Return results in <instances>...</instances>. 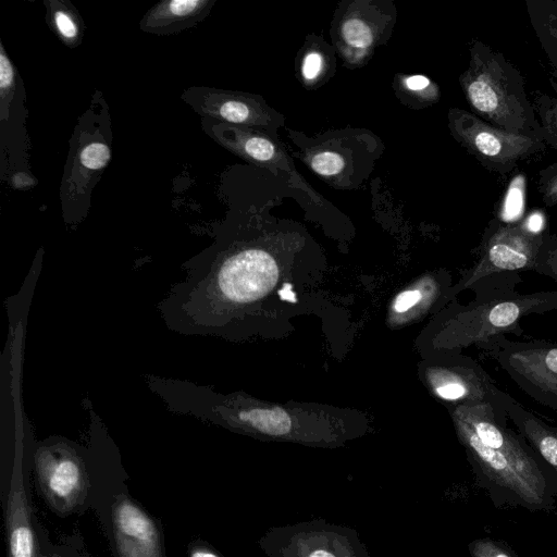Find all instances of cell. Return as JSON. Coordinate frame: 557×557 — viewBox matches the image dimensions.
Instances as JSON below:
<instances>
[{
  "mask_svg": "<svg viewBox=\"0 0 557 557\" xmlns=\"http://www.w3.org/2000/svg\"><path fill=\"white\" fill-rule=\"evenodd\" d=\"M454 419L461 441L488 479L529 505L542 504L545 479L535 457L522 435L498 420L492 405H460Z\"/></svg>",
  "mask_w": 557,
  "mask_h": 557,
  "instance_id": "cell-1",
  "label": "cell"
},
{
  "mask_svg": "<svg viewBox=\"0 0 557 557\" xmlns=\"http://www.w3.org/2000/svg\"><path fill=\"white\" fill-rule=\"evenodd\" d=\"M520 274H494L470 287L475 299L455 314L457 345L475 344L481 348L497 336H521L520 320L524 317L557 310V290L522 294L516 289L522 282Z\"/></svg>",
  "mask_w": 557,
  "mask_h": 557,
  "instance_id": "cell-2",
  "label": "cell"
},
{
  "mask_svg": "<svg viewBox=\"0 0 557 557\" xmlns=\"http://www.w3.org/2000/svg\"><path fill=\"white\" fill-rule=\"evenodd\" d=\"M471 108L493 126L518 134L529 132V113L521 94L503 63L486 47L476 45L469 69L460 77Z\"/></svg>",
  "mask_w": 557,
  "mask_h": 557,
  "instance_id": "cell-3",
  "label": "cell"
},
{
  "mask_svg": "<svg viewBox=\"0 0 557 557\" xmlns=\"http://www.w3.org/2000/svg\"><path fill=\"white\" fill-rule=\"evenodd\" d=\"M480 349L529 397L557 411V343L517 342L502 335Z\"/></svg>",
  "mask_w": 557,
  "mask_h": 557,
  "instance_id": "cell-4",
  "label": "cell"
},
{
  "mask_svg": "<svg viewBox=\"0 0 557 557\" xmlns=\"http://www.w3.org/2000/svg\"><path fill=\"white\" fill-rule=\"evenodd\" d=\"M449 121L455 137L493 171L507 172L542 149L540 139L497 128L463 110H450Z\"/></svg>",
  "mask_w": 557,
  "mask_h": 557,
  "instance_id": "cell-5",
  "label": "cell"
},
{
  "mask_svg": "<svg viewBox=\"0 0 557 557\" xmlns=\"http://www.w3.org/2000/svg\"><path fill=\"white\" fill-rule=\"evenodd\" d=\"M40 488L59 513H69L83 504L89 482L84 459L72 443L64 440L40 445L35 454Z\"/></svg>",
  "mask_w": 557,
  "mask_h": 557,
  "instance_id": "cell-6",
  "label": "cell"
},
{
  "mask_svg": "<svg viewBox=\"0 0 557 557\" xmlns=\"http://www.w3.org/2000/svg\"><path fill=\"white\" fill-rule=\"evenodd\" d=\"M542 234H533L522 224H502L487 233L478 262L465 275L459 288L471 287L494 274L536 272L544 245Z\"/></svg>",
  "mask_w": 557,
  "mask_h": 557,
  "instance_id": "cell-7",
  "label": "cell"
},
{
  "mask_svg": "<svg viewBox=\"0 0 557 557\" xmlns=\"http://www.w3.org/2000/svg\"><path fill=\"white\" fill-rule=\"evenodd\" d=\"M182 99L209 120L234 125H256L265 121L262 107L250 95L193 86L182 94Z\"/></svg>",
  "mask_w": 557,
  "mask_h": 557,
  "instance_id": "cell-8",
  "label": "cell"
},
{
  "mask_svg": "<svg viewBox=\"0 0 557 557\" xmlns=\"http://www.w3.org/2000/svg\"><path fill=\"white\" fill-rule=\"evenodd\" d=\"M112 517L120 557H162L158 528L138 505L120 498Z\"/></svg>",
  "mask_w": 557,
  "mask_h": 557,
  "instance_id": "cell-9",
  "label": "cell"
},
{
  "mask_svg": "<svg viewBox=\"0 0 557 557\" xmlns=\"http://www.w3.org/2000/svg\"><path fill=\"white\" fill-rule=\"evenodd\" d=\"M23 482L21 450H16L7 505L9 557H36V541Z\"/></svg>",
  "mask_w": 557,
  "mask_h": 557,
  "instance_id": "cell-10",
  "label": "cell"
},
{
  "mask_svg": "<svg viewBox=\"0 0 557 557\" xmlns=\"http://www.w3.org/2000/svg\"><path fill=\"white\" fill-rule=\"evenodd\" d=\"M215 0H163L144 15L139 28L149 34L172 35L195 26L211 10Z\"/></svg>",
  "mask_w": 557,
  "mask_h": 557,
  "instance_id": "cell-11",
  "label": "cell"
},
{
  "mask_svg": "<svg viewBox=\"0 0 557 557\" xmlns=\"http://www.w3.org/2000/svg\"><path fill=\"white\" fill-rule=\"evenodd\" d=\"M206 132L226 149L239 157L261 165H270L280 158L277 147L267 137L234 125L206 120Z\"/></svg>",
  "mask_w": 557,
  "mask_h": 557,
  "instance_id": "cell-12",
  "label": "cell"
},
{
  "mask_svg": "<svg viewBox=\"0 0 557 557\" xmlns=\"http://www.w3.org/2000/svg\"><path fill=\"white\" fill-rule=\"evenodd\" d=\"M503 406L507 418L513 423L522 437L557 472V426L548 424L525 409L506 392L503 395Z\"/></svg>",
  "mask_w": 557,
  "mask_h": 557,
  "instance_id": "cell-13",
  "label": "cell"
},
{
  "mask_svg": "<svg viewBox=\"0 0 557 557\" xmlns=\"http://www.w3.org/2000/svg\"><path fill=\"white\" fill-rule=\"evenodd\" d=\"M48 21L51 29L67 47L81 44L84 23L76 9L63 0H49L46 2Z\"/></svg>",
  "mask_w": 557,
  "mask_h": 557,
  "instance_id": "cell-14",
  "label": "cell"
},
{
  "mask_svg": "<svg viewBox=\"0 0 557 557\" xmlns=\"http://www.w3.org/2000/svg\"><path fill=\"white\" fill-rule=\"evenodd\" d=\"M237 419L271 435L285 434L292 425L290 418L281 408L243 409L237 411Z\"/></svg>",
  "mask_w": 557,
  "mask_h": 557,
  "instance_id": "cell-15",
  "label": "cell"
},
{
  "mask_svg": "<svg viewBox=\"0 0 557 557\" xmlns=\"http://www.w3.org/2000/svg\"><path fill=\"white\" fill-rule=\"evenodd\" d=\"M525 178L519 174L515 176L505 194L502 203L499 216L507 224H512L519 220L524 210Z\"/></svg>",
  "mask_w": 557,
  "mask_h": 557,
  "instance_id": "cell-16",
  "label": "cell"
},
{
  "mask_svg": "<svg viewBox=\"0 0 557 557\" xmlns=\"http://www.w3.org/2000/svg\"><path fill=\"white\" fill-rule=\"evenodd\" d=\"M0 99L1 117H8L9 104L15 90L16 72L5 53L3 46H0Z\"/></svg>",
  "mask_w": 557,
  "mask_h": 557,
  "instance_id": "cell-17",
  "label": "cell"
},
{
  "mask_svg": "<svg viewBox=\"0 0 557 557\" xmlns=\"http://www.w3.org/2000/svg\"><path fill=\"white\" fill-rule=\"evenodd\" d=\"M342 36L348 46L360 50L369 48L373 42L371 27L358 17H351L344 22Z\"/></svg>",
  "mask_w": 557,
  "mask_h": 557,
  "instance_id": "cell-18",
  "label": "cell"
},
{
  "mask_svg": "<svg viewBox=\"0 0 557 557\" xmlns=\"http://www.w3.org/2000/svg\"><path fill=\"white\" fill-rule=\"evenodd\" d=\"M110 157V149L102 141H90L79 152L81 163L92 171L104 168Z\"/></svg>",
  "mask_w": 557,
  "mask_h": 557,
  "instance_id": "cell-19",
  "label": "cell"
},
{
  "mask_svg": "<svg viewBox=\"0 0 557 557\" xmlns=\"http://www.w3.org/2000/svg\"><path fill=\"white\" fill-rule=\"evenodd\" d=\"M343 157L333 151H320L310 159L311 169L322 176H333L344 169Z\"/></svg>",
  "mask_w": 557,
  "mask_h": 557,
  "instance_id": "cell-20",
  "label": "cell"
},
{
  "mask_svg": "<svg viewBox=\"0 0 557 557\" xmlns=\"http://www.w3.org/2000/svg\"><path fill=\"white\" fill-rule=\"evenodd\" d=\"M536 273L547 276L557 283V242H544L541 250Z\"/></svg>",
  "mask_w": 557,
  "mask_h": 557,
  "instance_id": "cell-21",
  "label": "cell"
},
{
  "mask_svg": "<svg viewBox=\"0 0 557 557\" xmlns=\"http://www.w3.org/2000/svg\"><path fill=\"white\" fill-rule=\"evenodd\" d=\"M544 137L547 141L557 147V99L542 114Z\"/></svg>",
  "mask_w": 557,
  "mask_h": 557,
  "instance_id": "cell-22",
  "label": "cell"
},
{
  "mask_svg": "<svg viewBox=\"0 0 557 557\" xmlns=\"http://www.w3.org/2000/svg\"><path fill=\"white\" fill-rule=\"evenodd\" d=\"M323 66V58L319 52H308L302 61L301 73L306 81L315 79L321 73Z\"/></svg>",
  "mask_w": 557,
  "mask_h": 557,
  "instance_id": "cell-23",
  "label": "cell"
},
{
  "mask_svg": "<svg viewBox=\"0 0 557 557\" xmlns=\"http://www.w3.org/2000/svg\"><path fill=\"white\" fill-rule=\"evenodd\" d=\"M421 299V293L419 290H406L400 293L394 302V309L397 312H405L412 306H414Z\"/></svg>",
  "mask_w": 557,
  "mask_h": 557,
  "instance_id": "cell-24",
  "label": "cell"
},
{
  "mask_svg": "<svg viewBox=\"0 0 557 557\" xmlns=\"http://www.w3.org/2000/svg\"><path fill=\"white\" fill-rule=\"evenodd\" d=\"M543 201L546 206H554L557 203V172L547 177L542 184Z\"/></svg>",
  "mask_w": 557,
  "mask_h": 557,
  "instance_id": "cell-25",
  "label": "cell"
},
{
  "mask_svg": "<svg viewBox=\"0 0 557 557\" xmlns=\"http://www.w3.org/2000/svg\"><path fill=\"white\" fill-rule=\"evenodd\" d=\"M473 555L475 557H509L507 554H505L490 542L476 543L473 548Z\"/></svg>",
  "mask_w": 557,
  "mask_h": 557,
  "instance_id": "cell-26",
  "label": "cell"
},
{
  "mask_svg": "<svg viewBox=\"0 0 557 557\" xmlns=\"http://www.w3.org/2000/svg\"><path fill=\"white\" fill-rule=\"evenodd\" d=\"M405 86L410 91L423 92L431 88V81L423 75H412L405 79Z\"/></svg>",
  "mask_w": 557,
  "mask_h": 557,
  "instance_id": "cell-27",
  "label": "cell"
},
{
  "mask_svg": "<svg viewBox=\"0 0 557 557\" xmlns=\"http://www.w3.org/2000/svg\"><path fill=\"white\" fill-rule=\"evenodd\" d=\"M10 182L14 189H28L36 185V180L22 171L14 173Z\"/></svg>",
  "mask_w": 557,
  "mask_h": 557,
  "instance_id": "cell-28",
  "label": "cell"
},
{
  "mask_svg": "<svg viewBox=\"0 0 557 557\" xmlns=\"http://www.w3.org/2000/svg\"><path fill=\"white\" fill-rule=\"evenodd\" d=\"M525 230L533 234H541L544 226V216L541 212L535 211L522 223Z\"/></svg>",
  "mask_w": 557,
  "mask_h": 557,
  "instance_id": "cell-29",
  "label": "cell"
},
{
  "mask_svg": "<svg viewBox=\"0 0 557 557\" xmlns=\"http://www.w3.org/2000/svg\"><path fill=\"white\" fill-rule=\"evenodd\" d=\"M190 557H218L211 549L205 546H196L190 550Z\"/></svg>",
  "mask_w": 557,
  "mask_h": 557,
  "instance_id": "cell-30",
  "label": "cell"
},
{
  "mask_svg": "<svg viewBox=\"0 0 557 557\" xmlns=\"http://www.w3.org/2000/svg\"><path fill=\"white\" fill-rule=\"evenodd\" d=\"M280 295L283 299L287 300V301H290V302H295L296 301V297L292 290V286L289 284H286L281 290H280Z\"/></svg>",
  "mask_w": 557,
  "mask_h": 557,
  "instance_id": "cell-31",
  "label": "cell"
},
{
  "mask_svg": "<svg viewBox=\"0 0 557 557\" xmlns=\"http://www.w3.org/2000/svg\"><path fill=\"white\" fill-rule=\"evenodd\" d=\"M309 557H334L331 553L326 552V550H323V549H319V550H314L312 552Z\"/></svg>",
  "mask_w": 557,
  "mask_h": 557,
  "instance_id": "cell-32",
  "label": "cell"
},
{
  "mask_svg": "<svg viewBox=\"0 0 557 557\" xmlns=\"http://www.w3.org/2000/svg\"><path fill=\"white\" fill-rule=\"evenodd\" d=\"M553 36L557 39V27H550Z\"/></svg>",
  "mask_w": 557,
  "mask_h": 557,
  "instance_id": "cell-33",
  "label": "cell"
}]
</instances>
